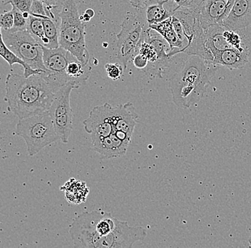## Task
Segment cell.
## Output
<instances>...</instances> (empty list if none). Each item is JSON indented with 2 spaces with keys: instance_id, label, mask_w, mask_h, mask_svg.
<instances>
[{
  "instance_id": "cell-1",
  "label": "cell",
  "mask_w": 251,
  "mask_h": 248,
  "mask_svg": "<svg viewBox=\"0 0 251 248\" xmlns=\"http://www.w3.org/2000/svg\"><path fill=\"white\" fill-rule=\"evenodd\" d=\"M76 248H130L147 236L146 229L131 227L101 209L78 215L70 226Z\"/></svg>"
},
{
  "instance_id": "cell-2",
  "label": "cell",
  "mask_w": 251,
  "mask_h": 248,
  "mask_svg": "<svg viewBox=\"0 0 251 248\" xmlns=\"http://www.w3.org/2000/svg\"><path fill=\"white\" fill-rule=\"evenodd\" d=\"M58 89L42 75L25 78L17 74H8L4 97L7 110L15 114L19 120L42 114L50 110Z\"/></svg>"
},
{
  "instance_id": "cell-3",
  "label": "cell",
  "mask_w": 251,
  "mask_h": 248,
  "mask_svg": "<svg viewBox=\"0 0 251 248\" xmlns=\"http://www.w3.org/2000/svg\"><path fill=\"white\" fill-rule=\"evenodd\" d=\"M217 68L200 56H190L181 70L169 81L174 104L180 108H189L197 104L203 99Z\"/></svg>"
},
{
  "instance_id": "cell-4",
  "label": "cell",
  "mask_w": 251,
  "mask_h": 248,
  "mask_svg": "<svg viewBox=\"0 0 251 248\" xmlns=\"http://www.w3.org/2000/svg\"><path fill=\"white\" fill-rule=\"evenodd\" d=\"M59 46L73 55L84 65L90 55L86 45V26L80 18L75 0H67L59 14Z\"/></svg>"
},
{
  "instance_id": "cell-5",
  "label": "cell",
  "mask_w": 251,
  "mask_h": 248,
  "mask_svg": "<svg viewBox=\"0 0 251 248\" xmlns=\"http://www.w3.org/2000/svg\"><path fill=\"white\" fill-rule=\"evenodd\" d=\"M16 134L23 138L30 157L60 140L55 132L52 117L48 111L19 120L16 126Z\"/></svg>"
},
{
  "instance_id": "cell-6",
  "label": "cell",
  "mask_w": 251,
  "mask_h": 248,
  "mask_svg": "<svg viewBox=\"0 0 251 248\" xmlns=\"http://www.w3.org/2000/svg\"><path fill=\"white\" fill-rule=\"evenodd\" d=\"M149 28L139 15L128 12L126 15L117 35V56L125 70L130 59L136 55Z\"/></svg>"
},
{
  "instance_id": "cell-7",
  "label": "cell",
  "mask_w": 251,
  "mask_h": 248,
  "mask_svg": "<svg viewBox=\"0 0 251 248\" xmlns=\"http://www.w3.org/2000/svg\"><path fill=\"white\" fill-rule=\"evenodd\" d=\"M0 35L6 45L34 70L49 72L44 64L42 45L26 30H4Z\"/></svg>"
},
{
  "instance_id": "cell-8",
  "label": "cell",
  "mask_w": 251,
  "mask_h": 248,
  "mask_svg": "<svg viewBox=\"0 0 251 248\" xmlns=\"http://www.w3.org/2000/svg\"><path fill=\"white\" fill-rule=\"evenodd\" d=\"M113 110L114 107L109 103L94 107L89 113V117L83 122L84 130L90 135L92 143L114 133Z\"/></svg>"
},
{
  "instance_id": "cell-9",
  "label": "cell",
  "mask_w": 251,
  "mask_h": 248,
  "mask_svg": "<svg viewBox=\"0 0 251 248\" xmlns=\"http://www.w3.org/2000/svg\"><path fill=\"white\" fill-rule=\"evenodd\" d=\"M235 0H203L195 10L196 17L204 30L213 25H223Z\"/></svg>"
},
{
  "instance_id": "cell-10",
  "label": "cell",
  "mask_w": 251,
  "mask_h": 248,
  "mask_svg": "<svg viewBox=\"0 0 251 248\" xmlns=\"http://www.w3.org/2000/svg\"><path fill=\"white\" fill-rule=\"evenodd\" d=\"M139 118V114L133 103H126L114 107L112 122L114 131L119 130L124 132L132 139L133 131Z\"/></svg>"
},
{
  "instance_id": "cell-11",
  "label": "cell",
  "mask_w": 251,
  "mask_h": 248,
  "mask_svg": "<svg viewBox=\"0 0 251 248\" xmlns=\"http://www.w3.org/2000/svg\"><path fill=\"white\" fill-rule=\"evenodd\" d=\"M251 25V0H235L222 26L235 32L244 30Z\"/></svg>"
},
{
  "instance_id": "cell-12",
  "label": "cell",
  "mask_w": 251,
  "mask_h": 248,
  "mask_svg": "<svg viewBox=\"0 0 251 248\" xmlns=\"http://www.w3.org/2000/svg\"><path fill=\"white\" fill-rule=\"evenodd\" d=\"M130 141L122 140L113 133L101 140L94 142V150L102 160L120 158L126 154Z\"/></svg>"
},
{
  "instance_id": "cell-13",
  "label": "cell",
  "mask_w": 251,
  "mask_h": 248,
  "mask_svg": "<svg viewBox=\"0 0 251 248\" xmlns=\"http://www.w3.org/2000/svg\"><path fill=\"white\" fill-rule=\"evenodd\" d=\"M149 27L151 29L161 34L169 43L171 49L170 53H169V57L172 58L176 55L183 53L186 45L180 40L176 32L174 30L172 17L161 23L149 25Z\"/></svg>"
},
{
  "instance_id": "cell-14",
  "label": "cell",
  "mask_w": 251,
  "mask_h": 248,
  "mask_svg": "<svg viewBox=\"0 0 251 248\" xmlns=\"http://www.w3.org/2000/svg\"><path fill=\"white\" fill-rule=\"evenodd\" d=\"M92 67L90 63L84 65L75 56L67 64L65 71L66 84H72L75 89L84 85L92 73Z\"/></svg>"
},
{
  "instance_id": "cell-15",
  "label": "cell",
  "mask_w": 251,
  "mask_h": 248,
  "mask_svg": "<svg viewBox=\"0 0 251 248\" xmlns=\"http://www.w3.org/2000/svg\"><path fill=\"white\" fill-rule=\"evenodd\" d=\"M249 53L248 49L241 51L236 48L227 49L218 53L214 56L213 63L223 66L229 70L241 68L249 62Z\"/></svg>"
},
{
  "instance_id": "cell-16",
  "label": "cell",
  "mask_w": 251,
  "mask_h": 248,
  "mask_svg": "<svg viewBox=\"0 0 251 248\" xmlns=\"http://www.w3.org/2000/svg\"><path fill=\"white\" fill-rule=\"evenodd\" d=\"M225 30L226 28L222 25H213L204 30L205 48L213 55V57L221 52L233 48L224 35Z\"/></svg>"
},
{
  "instance_id": "cell-17",
  "label": "cell",
  "mask_w": 251,
  "mask_h": 248,
  "mask_svg": "<svg viewBox=\"0 0 251 248\" xmlns=\"http://www.w3.org/2000/svg\"><path fill=\"white\" fill-rule=\"evenodd\" d=\"M75 89L72 84L61 87L55 92L54 100L48 112L52 119L72 110L70 105L71 92Z\"/></svg>"
},
{
  "instance_id": "cell-18",
  "label": "cell",
  "mask_w": 251,
  "mask_h": 248,
  "mask_svg": "<svg viewBox=\"0 0 251 248\" xmlns=\"http://www.w3.org/2000/svg\"><path fill=\"white\" fill-rule=\"evenodd\" d=\"M1 37V42H0V55L1 57L8 62L10 67H12L14 64H17L21 65L24 69V76L25 78H29L31 75H41L42 73H46L48 72L45 70H34L30 65L23 60L21 58L19 57L15 53H14L12 50H10L6 44L4 43V40L2 37L0 35Z\"/></svg>"
},
{
  "instance_id": "cell-19",
  "label": "cell",
  "mask_w": 251,
  "mask_h": 248,
  "mask_svg": "<svg viewBox=\"0 0 251 248\" xmlns=\"http://www.w3.org/2000/svg\"><path fill=\"white\" fill-rule=\"evenodd\" d=\"M53 123L55 132L59 137V139L63 143H68L71 133L73 130V110L53 119Z\"/></svg>"
},
{
  "instance_id": "cell-20",
  "label": "cell",
  "mask_w": 251,
  "mask_h": 248,
  "mask_svg": "<svg viewBox=\"0 0 251 248\" xmlns=\"http://www.w3.org/2000/svg\"><path fill=\"white\" fill-rule=\"evenodd\" d=\"M167 2L168 0H156L154 4H150L146 8V20L149 26L161 23L172 16V12L164 7Z\"/></svg>"
},
{
  "instance_id": "cell-21",
  "label": "cell",
  "mask_w": 251,
  "mask_h": 248,
  "mask_svg": "<svg viewBox=\"0 0 251 248\" xmlns=\"http://www.w3.org/2000/svg\"><path fill=\"white\" fill-rule=\"evenodd\" d=\"M27 30L41 45L48 48L50 42L45 37V27L42 18L30 15L28 22Z\"/></svg>"
},
{
  "instance_id": "cell-22",
  "label": "cell",
  "mask_w": 251,
  "mask_h": 248,
  "mask_svg": "<svg viewBox=\"0 0 251 248\" xmlns=\"http://www.w3.org/2000/svg\"><path fill=\"white\" fill-rule=\"evenodd\" d=\"M45 27V37L50 42L47 48H57L59 46V25L50 17L46 16L42 18Z\"/></svg>"
},
{
  "instance_id": "cell-23",
  "label": "cell",
  "mask_w": 251,
  "mask_h": 248,
  "mask_svg": "<svg viewBox=\"0 0 251 248\" xmlns=\"http://www.w3.org/2000/svg\"><path fill=\"white\" fill-rule=\"evenodd\" d=\"M138 53L145 56L148 59L149 62L151 63L152 65L158 62V55H157L156 50H155L151 44L144 40H144H142V42L139 45Z\"/></svg>"
},
{
  "instance_id": "cell-24",
  "label": "cell",
  "mask_w": 251,
  "mask_h": 248,
  "mask_svg": "<svg viewBox=\"0 0 251 248\" xmlns=\"http://www.w3.org/2000/svg\"><path fill=\"white\" fill-rule=\"evenodd\" d=\"M12 7V11L14 14V27L10 30L20 31L27 29L28 22L29 19L24 17L23 12L17 7Z\"/></svg>"
},
{
  "instance_id": "cell-25",
  "label": "cell",
  "mask_w": 251,
  "mask_h": 248,
  "mask_svg": "<svg viewBox=\"0 0 251 248\" xmlns=\"http://www.w3.org/2000/svg\"><path fill=\"white\" fill-rule=\"evenodd\" d=\"M224 35H225L228 43L233 48L238 49V50H241V51H244L245 50L247 49L243 45L241 37L238 34V32L226 28Z\"/></svg>"
},
{
  "instance_id": "cell-26",
  "label": "cell",
  "mask_w": 251,
  "mask_h": 248,
  "mask_svg": "<svg viewBox=\"0 0 251 248\" xmlns=\"http://www.w3.org/2000/svg\"><path fill=\"white\" fill-rule=\"evenodd\" d=\"M105 70H106V75L110 79L118 80L122 78L125 68L122 64L116 62V63L106 64Z\"/></svg>"
},
{
  "instance_id": "cell-27",
  "label": "cell",
  "mask_w": 251,
  "mask_h": 248,
  "mask_svg": "<svg viewBox=\"0 0 251 248\" xmlns=\"http://www.w3.org/2000/svg\"><path fill=\"white\" fill-rule=\"evenodd\" d=\"M34 0H5L4 4H10L23 12H29Z\"/></svg>"
},
{
  "instance_id": "cell-28",
  "label": "cell",
  "mask_w": 251,
  "mask_h": 248,
  "mask_svg": "<svg viewBox=\"0 0 251 248\" xmlns=\"http://www.w3.org/2000/svg\"><path fill=\"white\" fill-rule=\"evenodd\" d=\"M1 29L4 30H10L14 27V14L12 9L1 14L0 20Z\"/></svg>"
},
{
  "instance_id": "cell-29",
  "label": "cell",
  "mask_w": 251,
  "mask_h": 248,
  "mask_svg": "<svg viewBox=\"0 0 251 248\" xmlns=\"http://www.w3.org/2000/svg\"><path fill=\"white\" fill-rule=\"evenodd\" d=\"M168 1L175 2L177 4L176 7L178 8L189 9L195 11L199 8L203 0H168Z\"/></svg>"
},
{
  "instance_id": "cell-30",
  "label": "cell",
  "mask_w": 251,
  "mask_h": 248,
  "mask_svg": "<svg viewBox=\"0 0 251 248\" xmlns=\"http://www.w3.org/2000/svg\"><path fill=\"white\" fill-rule=\"evenodd\" d=\"M30 15L32 16L44 17L47 16L46 11H45V2L40 0H34L31 4L30 9Z\"/></svg>"
},
{
  "instance_id": "cell-31",
  "label": "cell",
  "mask_w": 251,
  "mask_h": 248,
  "mask_svg": "<svg viewBox=\"0 0 251 248\" xmlns=\"http://www.w3.org/2000/svg\"><path fill=\"white\" fill-rule=\"evenodd\" d=\"M172 17L173 26H174V30L176 32L177 35L179 37L180 40H181L185 45H186V47L187 46L188 44V40L187 38H186V35H185L183 26H182L180 20H178L177 17L174 16V15H172Z\"/></svg>"
},
{
  "instance_id": "cell-32",
  "label": "cell",
  "mask_w": 251,
  "mask_h": 248,
  "mask_svg": "<svg viewBox=\"0 0 251 248\" xmlns=\"http://www.w3.org/2000/svg\"><path fill=\"white\" fill-rule=\"evenodd\" d=\"M132 61L135 67L136 68L140 69V70L147 68L149 65V62L148 59L145 56L140 54V53L133 56Z\"/></svg>"
},
{
  "instance_id": "cell-33",
  "label": "cell",
  "mask_w": 251,
  "mask_h": 248,
  "mask_svg": "<svg viewBox=\"0 0 251 248\" xmlns=\"http://www.w3.org/2000/svg\"><path fill=\"white\" fill-rule=\"evenodd\" d=\"M153 0H130V3L134 8L137 9H144L148 7L149 2Z\"/></svg>"
},
{
  "instance_id": "cell-34",
  "label": "cell",
  "mask_w": 251,
  "mask_h": 248,
  "mask_svg": "<svg viewBox=\"0 0 251 248\" xmlns=\"http://www.w3.org/2000/svg\"><path fill=\"white\" fill-rule=\"evenodd\" d=\"M80 18H81V20H82L83 22H89L91 20V19H92V17L89 16L88 14H86V12H84V14H83V15H81V16H80Z\"/></svg>"
},
{
  "instance_id": "cell-35",
  "label": "cell",
  "mask_w": 251,
  "mask_h": 248,
  "mask_svg": "<svg viewBox=\"0 0 251 248\" xmlns=\"http://www.w3.org/2000/svg\"><path fill=\"white\" fill-rule=\"evenodd\" d=\"M85 12L86 14H88V15H89L91 17H94V15H95V12H94V11L92 9H87L85 11Z\"/></svg>"
},
{
  "instance_id": "cell-36",
  "label": "cell",
  "mask_w": 251,
  "mask_h": 248,
  "mask_svg": "<svg viewBox=\"0 0 251 248\" xmlns=\"http://www.w3.org/2000/svg\"><path fill=\"white\" fill-rule=\"evenodd\" d=\"M246 29H248V34L251 35V25L250 27H249V28H246Z\"/></svg>"
},
{
  "instance_id": "cell-37",
  "label": "cell",
  "mask_w": 251,
  "mask_h": 248,
  "mask_svg": "<svg viewBox=\"0 0 251 248\" xmlns=\"http://www.w3.org/2000/svg\"><path fill=\"white\" fill-rule=\"evenodd\" d=\"M58 1H59V2L62 3V4H64V2H65L66 1H67V0H57Z\"/></svg>"
},
{
  "instance_id": "cell-38",
  "label": "cell",
  "mask_w": 251,
  "mask_h": 248,
  "mask_svg": "<svg viewBox=\"0 0 251 248\" xmlns=\"http://www.w3.org/2000/svg\"><path fill=\"white\" fill-rule=\"evenodd\" d=\"M249 245H250V247L251 248V235L250 238H249Z\"/></svg>"
},
{
  "instance_id": "cell-39",
  "label": "cell",
  "mask_w": 251,
  "mask_h": 248,
  "mask_svg": "<svg viewBox=\"0 0 251 248\" xmlns=\"http://www.w3.org/2000/svg\"><path fill=\"white\" fill-rule=\"evenodd\" d=\"M40 1H44V2H45V1H46L47 0H40Z\"/></svg>"
}]
</instances>
